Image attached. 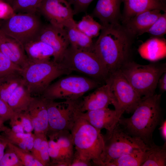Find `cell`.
I'll use <instances>...</instances> for the list:
<instances>
[{
  "instance_id": "1",
  "label": "cell",
  "mask_w": 166,
  "mask_h": 166,
  "mask_svg": "<svg viewBox=\"0 0 166 166\" xmlns=\"http://www.w3.org/2000/svg\"><path fill=\"white\" fill-rule=\"evenodd\" d=\"M135 39L121 23L102 26L93 52L110 74L129 61Z\"/></svg>"
},
{
  "instance_id": "2",
  "label": "cell",
  "mask_w": 166,
  "mask_h": 166,
  "mask_svg": "<svg viewBox=\"0 0 166 166\" xmlns=\"http://www.w3.org/2000/svg\"><path fill=\"white\" fill-rule=\"evenodd\" d=\"M161 94L155 93L143 98L130 117L121 116L118 124L129 135L141 139L149 146L157 126L163 120L160 107Z\"/></svg>"
},
{
  "instance_id": "3",
  "label": "cell",
  "mask_w": 166,
  "mask_h": 166,
  "mask_svg": "<svg viewBox=\"0 0 166 166\" xmlns=\"http://www.w3.org/2000/svg\"><path fill=\"white\" fill-rule=\"evenodd\" d=\"M77 111V117L70 131L75 152L95 166H102L101 156L105 140L101 131L80 116Z\"/></svg>"
},
{
  "instance_id": "4",
  "label": "cell",
  "mask_w": 166,
  "mask_h": 166,
  "mask_svg": "<svg viewBox=\"0 0 166 166\" xmlns=\"http://www.w3.org/2000/svg\"><path fill=\"white\" fill-rule=\"evenodd\" d=\"M72 72L62 62L53 60L33 62L29 61L22 68L23 83L31 95L42 94L57 78Z\"/></svg>"
},
{
  "instance_id": "5",
  "label": "cell",
  "mask_w": 166,
  "mask_h": 166,
  "mask_svg": "<svg viewBox=\"0 0 166 166\" xmlns=\"http://www.w3.org/2000/svg\"><path fill=\"white\" fill-rule=\"evenodd\" d=\"M119 70L142 99L155 94L159 79L166 72V66L156 63L141 65L128 61Z\"/></svg>"
},
{
  "instance_id": "6",
  "label": "cell",
  "mask_w": 166,
  "mask_h": 166,
  "mask_svg": "<svg viewBox=\"0 0 166 166\" xmlns=\"http://www.w3.org/2000/svg\"><path fill=\"white\" fill-rule=\"evenodd\" d=\"M99 83L87 77L67 76L51 84L43 93L42 97L50 100L77 101L86 93L97 87Z\"/></svg>"
},
{
  "instance_id": "7",
  "label": "cell",
  "mask_w": 166,
  "mask_h": 166,
  "mask_svg": "<svg viewBox=\"0 0 166 166\" xmlns=\"http://www.w3.org/2000/svg\"><path fill=\"white\" fill-rule=\"evenodd\" d=\"M105 145L101 156L102 166L125 154L148 150L150 146L139 137L131 136L118 123L111 133L104 137Z\"/></svg>"
},
{
  "instance_id": "8",
  "label": "cell",
  "mask_w": 166,
  "mask_h": 166,
  "mask_svg": "<svg viewBox=\"0 0 166 166\" xmlns=\"http://www.w3.org/2000/svg\"><path fill=\"white\" fill-rule=\"evenodd\" d=\"M61 62L71 72H77L100 82L106 81L109 72L93 51L74 49L70 45Z\"/></svg>"
},
{
  "instance_id": "9",
  "label": "cell",
  "mask_w": 166,
  "mask_h": 166,
  "mask_svg": "<svg viewBox=\"0 0 166 166\" xmlns=\"http://www.w3.org/2000/svg\"><path fill=\"white\" fill-rule=\"evenodd\" d=\"M109 86L118 120L125 112L133 113L142 98L135 91L119 69L109 74L105 81Z\"/></svg>"
},
{
  "instance_id": "10",
  "label": "cell",
  "mask_w": 166,
  "mask_h": 166,
  "mask_svg": "<svg viewBox=\"0 0 166 166\" xmlns=\"http://www.w3.org/2000/svg\"><path fill=\"white\" fill-rule=\"evenodd\" d=\"M36 14H15L1 22L0 29L23 46L37 38L43 26Z\"/></svg>"
},
{
  "instance_id": "11",
  "label": "cell",
  "mask_w": 166,
  "mask_h": 166,
  "mask_svg": "<svg viewBox=\"0 0 166 166\" xmlns=\"http://www.w3.org/2000/svg\"><path fill=\"white\" fill-rule=\"evenodd\" d=\"M45 99L49 123L47 135H53L62 131L70 132L77 117L80 100L57 102Z\"/></svg>"
},
{
  "instance_id": "12",
  "label": "cell",
  "mask_w": 166,
  "mask_h": 166,
  "mask_svg": "<svg viewBox=\"0 0 166 166\" xmlns=\"http://www.w3.org/2000/svg\"><path fill=\"white\" fill-rule=\"evenodd\" d=\"M37 12L57 27L65 28L76 23L73 19V9L66 0H44Z\"/></svg>"
},
{
  "instance_id": "13",
  "label": "cell",
  "mask_w": 166,
  "mask_h": 166,
  "mask_svg": "<svg viewBox=\"0 0 166 166\" xmlns=\"http://www.w3.org/2000/svg\"><path fill=\"white\" fill-rule=\"evenodd\" d=\"M36 39L46 43L53 48L54 52L53 60L58 62H61L70 45L65 29L57 27L50 24L43 25Z\"/></svg>"
},
{
  "instance_id": "14",
  "label": "cell",
  "mask_w": 166,
  "mask_h": 166,
  "mask_svg": "<svg viewBox=\"0 0 166 166\" xmlns=\"http://www.w3.org/2000/svg\"><path fill=\"white\" fill-rule=\"evenodd\" d=\"M78 114L99 130L106 129V136L111 133L118 123L116 111L108 107L85 112H81L79 109Z\"/></svg>"
},
{
  "instance_id": "15",
  "label": "cell",
  "mask_w": 166,
  "mask_h": 166,
  "mask_svg": "<svg viewBox=\"0 0 166 166\" xmlns=\"http://www.w3.org/2000/svg\"><path fill=\"white\" fill-rule=\"evenodd\" d=\"M26 112L32 124L34 134L47 135L49 123L45 99L41 97H33Z\"/></svg>"
},
{
  "instance_id": "16",
  "label": "cell",
  "mask_w": 166,
  "mask_h": 166,
  "mask_svg": "<svg viewBox=\"0 0 166 166\" xmlns=\"http://www.w3.org/2000/svg\"><path fill=\"white\" fill-rule=\"evenodd\" d=\"M122 0H98L91 15L102 26L121 23Z\"/></svg>"
},
{
  "instance_id": "17",
  "label": "cell",
  "mask_w": 166,
  "mask_h": 166,
  "mask_svg": "<svg viewBox=\"0 0 166 166\" xmlns=\"http://www.w3.org/2000/svg\"><path fill=\"white\" fill-rule=\"evenodd\" d=\"M162 13L158 10H148L140 13L121 24L135 38L147 32Z\"/></svg>"
},
{
  "instance_id": "18",
  "label": "cell",
  "mask_w": 166,
  "mask_h": 166,
  "mask_svg": "<svg viewBox=\"0 0 166 166\" xmlns=\"http://www.w3.org/2000/svg\"><path fill=\"white\" fill-rule=\"evenodd\" d=\"M0 51L21 68L29 61L23 46L0 29Z\"/></svg>"
},
{
  "instance_id": "19",
  "label": "cell",
  "mask_w": 166,
  "mask_h": 166,
  "mask_svg": "<svg viewBox=\"0 0 166 166\" xmlns=\"http://www.w3.org/2000/svg\"><path fill=\"white\" fill-rule=\"evenodd\" d=\"M112 103L109 86L106 83L97 87L92 93L79 101L80 109L85 112L108 107Z\"/></svg>"
},
{
  "instance_id": "20",
  "label": "cell",
  "mask_w": 166,
  "mask_h": 166,
  "mask_svg": "<svg viewBox=\"0 0 166 166\" xmlns=\"http://www.w3.org/2000/svg\"><path fill=\"white\" fill-rule=\"evenodd\" d=\"M124 7L121 22L122 24L136 15L148 10H158L166 12V4L161 0H122Z\"/></svg>"
},
{
  "instance_id": "21",
  "label": "cell",
  "mask_w": 166,
  "mask_h": 166,
  "mask_svg": "<svg viewBox=\"0 0 166 166\" xmlns=\"http://www.w3.org/2000/svg\"><path fill=\"white\" fill-rule=\"evenodd\" d=\"M138 51L143 58L155 61L166 56V40L162 37H151L139 46Z\"/></svg>"
},
{
  "instance_id": "22",
  "label": "cell",
  "mask_w": 166,
  "mask_h": 166,
  "mask_svg": "<svg viewBox=\"0 0 166 166\" xmlns=\"http://www.w3.org/2000/svg\"><path fill=\"white\" fill-rule=\"evenodd\" d=\"M23 47L29 61L39 62L50 60L54 56L53 48L46 43L36 39L26 43Z\"/></svg>"
},
{
  "instance_id": "23",
  "label": "cell",
  "mask_w": 166,
  "mask_h": 166,
  "mask_svg": "<svg viewBox=\"0 0 166 166\" xmlns=\"http://www.w3.org/2000/svg\"><path fill=\"white\" fill-rule=\"evenodd\" d=\"M33 97L23 83L12 93L7 103L15 113L19 114L27 110Z\"/></svg>"
},
{
  "instance_id": "24",
  "label": "cell",
  "mask_w": 166,
  "mask_h": 166,
  "mask_svg": "<svg viewBox=\"0 0 166 166\" xmlns=\"http://www.w3.org/2000/svg\"><path fill=\"white\" fill-rule=\"evenodd\" d=\"M76 23L65 28L70 46L75 49L93 52L94 43L92 38L79 30Z\"/></svg>"
},
{
  "instance_id": "25",
  "label": "cell",
  "mask_w": 166,
  "mask_h": 166,
  "mask_svg": "<svg viewBox=\"0 0 166 166\" xmlns=\"http://www.w3.org/2000/svg\"><path fill=\"white\" fill-rule=\"evenodd\" d=\"M2 132L9 142L27 152H31L34 138V133H16L8 127Z\"/></svg>"
},
{
  "instance_id": "26",
  "label": "cell",
  "mask_w": 166,
  "mask_h": 166,
  "mask_svg": "<svg viewBox=\"0 0 166 166\" xmlns=\"http://www.w3.org/2000/svg\"><path fill=\"white\" fill-rule=\"evenodd\" d=\"M23 83L21 73H14L0 77V97L7 103L10 95L20 85Z\"/></svg>"
},
{
  "instance_id": "27",
  "label": "cell",
  "mask_w": 166,
  "mask_h": 166,
  "mask_svg": "<svg viewBox=\"0 0 166 166\" xmlns=\"http://www.w3.org/2000/svg\"><path fill=\"white\" fill-rule=\"evenodd\" d=\"M166 142L162 146L153 142L148 150L145 161L141 166H165L166 165Z\"/></svg>"
},
{
  "instance_id": "28",
  "label": "cell",
  "mask_w": 166,
  "mask_h": 166,
  "mask_svg": "<svg viewBox=\"0 0 166 166\" xmlns=\"http://www.w3.org/2000/svg\"><path fill=\"white\" fill-rule=\"evenodd\" d=\"M48 136L49 138L56 140L63 155L71 162L74 152L70 131H62Z\"/></svg>"
},
{
  "instance_id": "29",
  "label": "cell",
  "mask_w": 166,
  "mask_h": 166,
  "mask_svg": "<svg viewBox=\"0 0 166 166\" xmlns=\"http://www.w3.org/2000/svg\"><path fill=\"white\" fill-rule=\"evenodd\" d=\"M148 150L125 154L110 162L107 166H141L146 160Z\"/></svg>"
},
{
  "instance_id": "30",
  "label": "cell",
  "mask_w": 166,
  "mask_h": 166,
  "mask_svg": "<svg viewBox=\"0 0 166 166\" xmlns=\"http://www.w3.org/2000/svg\"><path fill=\"white\" fill-rule=\"evenodd\" d=\"M77 29L89 37L93 38L99 35L102 25L95 21L90 15L86 14L76 23Z\"/></svg>"
},
{
  "instance_id": "31",
  "label": "cell",
  "mask_w": 166,
  "mask_h": 166,
  "mask_svg": "<svg viewBox=\"0 0 166 166\" xmlns=\"http://www.w3.org/2000/svg\"><path fill=\"white\" fill-rule=\"evenodd\" d=\"M44 0H14L12 6L15 14L36 13Z\"/></svg>"
},
{
  "instance_id": "32",
  "label": "cell",
  "mask_w": 166,
  "mask_h": 166,
  "mask_svg": "<svg viewBox=\"0 0 166 166\" xmlns=\"http://www.w3.org/2000/svg\"><path fill=\"white\" fill-rule=\"evenodd\" d=\"M8 145L16 153L24 166H43L30 152L26 151L8 141Z\"/></svg>"
},
{
  "instance_id": "33",
  "label": "cell",
  "mask_w": 166,
  "mask_h": 166,
  "mask_svg": "<svg viewBox=\"0 0 166 166\" xmlns=\"http://www.w3.org/2000/svg\"><path fill=\"white\" fill-rule=\"evenodd\" d=\"M151 37L161 38L166 33V12L161 14L147 31Z\"/></svg>"
},
{
  "instance_id": "34",
  "label": "cell",
  "mask_w": 166,
  "mask_h": 166,
  "mask_svg": "<svg viewBox=\"0 0 166 166\" xmlns=\"http://www.w3.org/2000/svg\"><path fill=\"white\" fill-rule=\"evenodd\" d=\"M21 67L0 51V77L14 73H21Z\"/></svg>"
},
{
  "instance_id": "35",
  "label": "cell",
  "mask_w": 166,
  "mask_h": 166,
  "mask_svg": "<svg viewBox=\"0 0 166 166\" xmlns=\"http://www.w3.org/2000/svg\"><path fill=\"white\" fill-rule=\"evenodd\" d=\"M0 166H23V165L16 153L7 144L0 161Z\"/></svg>"
},
{
  "instance_id": "36",
  "label": "cell",
  "mask_w": 166,
  "mask_h": 166,
  "mask_svg": "<svg viewBox=\"0 0 166 166\" xmlns=\"http://www.w3.org/2000/svg\"><path fill=\"white\" fill-rule=\"evenodd\" d=\"M47 135L43 138L41 142L40 151L41 162L43 166H49L50 157L49 154V145Z\"/></svg>"
},
{
  "instance_id": "37",
  "label": "cell",
  "mask_w": 166,
  "mask_h": 166,
  "mask_svg": "<svg viewBox=\"0 0 166 166\" xmlns=\"http://www.w3.org/2000/svg\"><path fill=\"white\" fill-rule=\"evenodd\" d=\"M17 114L12 110L8 103L0 97V118L5 122L10 120Z\"/></svg>"
},
{
  "instance_id": "38",
  "label": "cell",
  "mask_w": 166,
  "mask_h": 166,
  "mask_svg": "<svg viewBox=\"0 0 166 166\" xmlns=\"http://www.w3.org/2000/svg\"><path fill=\"white\" fill-rule=\"evenodd\" d=\"M94 0H71L70 4L73 6L74 14L85 11Z\"/></svg>"
},
{
  "instance_id": "39",
  "label": "cell",
  "mask_w": 166,
  "mask_h": 166,
  "mask_svg": "<svg viewBox=\"0 0 166 166\" xmlns=\"http://www.w3.org/2000/svg\"><path fill=\"white\" fill-rule=\"evenodd\" d=\"M18 117L25 132L32 133L34 130L33 127L31 120L27 113L26 112H22L18 114Z\"/></svg>"
},
{
  "instance_id": "40",
  "label": "cell",
  "mask_w": 166,
  "mask_h": 166,
  "mask_svg": "<svg viewBox=\"0 0 166 166\" xmlns=\"http://www.w3.org/2000/svg\"><path fill=\"white\" fill-rule=\"evenodd\" d=\"M45 135H47L43 134L34 135L33 145L31 152V153L35 158L41 163L40 154V147L42 140L43 137Z\"/></svg>"
},
{
  "instance_id": "41",
  "label": "cell",
  "mask_w": 166,
  "mask_h": 166,
  "mask_svg": "<svg viewBox=\"0 0 166 166\" xmlns=\"http://www.w3.org/2000/svg\"><path fill=\"white\" fill-rule=\"evenodd\" d=\"M15 14L10 5L2 1H0V19H6Z\"/></svg>"
},
{
  "instance_id": "42",
  "label": "cell",
  "mask_w": 166,
  "mask_h": 166,
  "mask_svg": "<svg viewBox=\"0 0 166 166\" xmlns=\"http://www.w3.org/2000/svg\"><path fill=\"white\" fill-rule=\"evenodd\" d=\"M10 124L11 127V129L16 133H25L23 127L17 114L10 120Z\"/></svg>"
},
{
  "instance_id": "43",
  "label": "cell",
  "mask_w": 166,
  "mask_h": 166,
  "mask_svg": "<svg viewBox=\"0 0 166 166\" xmlns=\"http://www.w3.org/2000/svg\"><path fill=\"white\" fill-rule=\"evenodd\" d=\"M92 164L74 152L70 166H90Z\"/></svg>"
},
{
  "instance_id": "44",
  "label": "cell",
  "mask_w": 166,
  "mask_h": 166,
  "mask_svg": "<svg viewBox=\"0 0 166 166\" xmlns=\"http://www.w3.org/2000/svg\"><path fill=\"white\" fill-rule=\"evenodd\" d=\"M8 143V141L5 136L3 134L0 135V161L4 155Z\"/></svg>"
},
{
  "instance_id": "45",
  "label": "cell",
  "mask_w": 166,
  "mask_h": 166,
  "mask_svg": "<svg viewBox=\"0 0 166 166\" xmlns=\"http://www.w3.org/2000/svg\"><path fill=\"white\" fill-rule=\"evenodd\" d=\"M158 84L160 90L164 92L166 90V72H164L159 79Z\"/></svg>"
},
{
  "instance_id": "46",
  "label": "cell",
  "mask_w": 166,
  "mask_h": 166,
  "mask_svg": "<svg viewBox=\"0 0 166 166\" xmlns=\"http://www.w3.org/2000/svg\"><path fill=\"white\" fill-rule=\"evenodd\" d=\"M160 127V128L161 134L163 139L165 141L166 140V121L163 120L161 122Z\"/></svg>"
},
{
  "instance_id": "47",
  "label": "cell",
  "mask_w": 166,
  "mask_h": 166,
  "mask_svg": "<svg viewBox=\"0 0 166 166\" xmlns=\"http://www.w3.org/2000/svg\"><path fill=\"white\" fill-rule=\"evenodd\" d=\"M4 121L0 118V132L4 131L7 127L4 124Z\"/></svg>"
},
{
  "instance_id": "48",
  "label": "cell",
  "mask_w": 166,
  "mask_h": 166,
  "mask_svg": "<svg viewBox=\"0 0 166 166\" xmlns=\"http://www.w3.org/2000/svg\"><path fill=\"white\" fill-rule=\"evenodd\" d=\"M2 1L7 3L11 6L12 5L13 3L14 2V0H2Z\"/></svg>"
},
{
  "instance_id": "49",
  "label": "cell",
  "mask_w": 166,
  "mask_h": 166,
  "mask_svg": "<svg viewBox=\"0 0 166 166\" xmlns=\"http://www.w3.org/2000/svg\"><path fill=\"white\" fill-rule=\"evenodd\" d=\"M163 2L166 4V0H161Z\"/></svg>"
},
{
  "instance_id": "50",
  "label": "cell",
  "mask_w": 166,
  "mask_h": 166,
  "mask_svg": "<svg viewBox=\"0 0 166 166\" xmlns=\"http://www.w3.org/2000/svg\"><path fill=\"white\" fill-rule=\"evenodd\" d=\"M67 0L69 3H70V2H71V0Z\"/></svg>"
},
{
  "instance_id": "51",
  "label": "cell",
  "mask_w": 166,
  "mask_h": 166,
  "mask_svg": "<svg viewBox=\"0 0 166 166\" xmlns=\"http://www.w3.org/2000/svg\"><path fill=\"white\" fill-rule=\"evenodd\" d=\"M1 22H0V26H1Z\"/></svg>"
},
{
  "instance_id": "52",
  "label": "cell",
  "mask_w": 166,
  "mask_h": 166,
  "mask_svg": "<svg viewBox=\"0 0 166 166\" xmlns=\"http://www.w3.org/2000/svg\"><path fill=\"white\" fill-rule=\"evenodd\" d=\"M2 1V0H0V1Z\"/></svg>"
}]
</instances>
